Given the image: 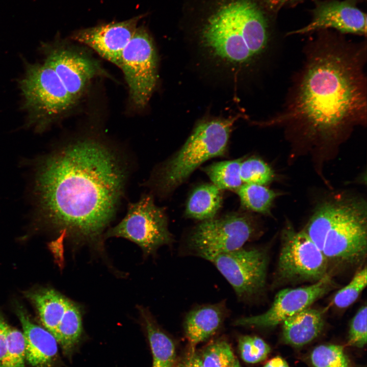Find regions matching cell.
<instances>
[{
	"label": "cell",
	"instance_id": "6da1fadb",
	"mask_svg": "<svg viewBox=\"0 0 367 367\" xmlns=\"http://www.w3.org/2000/svg\"><path fill=\"white\" fill-rule=\"evenodd\" d=\"M126 159L122 151L94 137L78 139L50 155L36 182L50 221L77 241H102L124 196Z\"/></svg>",
	"mask_w": 367,
	"mask_h": 367
},
{
	"label": "cell",
	"instance_id": "7a4b0ae2",
	"mask_svg": "<svg viewBox=\"0 0 367 367\" xmlns=\"http://www.w3.org/2000/svg\"><path fill=\"white\" fill-rule=\"evenodd\" d=\"M365 49L331 43L313 47L283 110L265 122L311 142L330 144L366 121Z\"/></svg>",
	"mask_w": 367,
	"mask_h": 367
},
{
	"label": "cell",
	"instance_id": "3957f363",
	"mask_svg": "<svg viewBox=\"0 0 367 367\" xmlns=\"http://www.w3.org/2000/svg\"><path fill=\"white\" fill-rule=\"evenodd\" d=\"M321 249L330 271L361 265L367 251V213L362 199L334 197L319 204L302 230Z\"/></svg>",
	"mask_w": 367,
	"mask_h": 367
},
{
	"label": "cell",
	"instance_id": "277c9868",
	"mask_svg": "<svg viewBox=\"0 0 367 367\" xmlns=\"http://www.w3.org/2000/svg\"><path fill=\"white\" fill-rule=\"evenodd\" d=\"M267 21L251 0H233L222 6L201 33L204 47L214 57L234 64H246L266 51Z\"/></svg>",
	"mask_w": 367,
	"mask_h": 367
},
{
	"label": "cell",
	"instance_id": "5b68a950",
	"mask_svg": "<svg viewBox=\"0 0 367 367\" xmlns=\"http://www.w3.org/2000/svg\"><path fill=\"white\" fill-rule=\"evenodd\" d=\"M233 120L214 119L199 123L181 148L156 167L147 181L159 196H167L194 171L211 158L225 154Z\"/></svg>",
	"mask_w": 367,
	"mask_h": 367
},
{
	"label": "cell",
	"instance_id": "8992f818",
	"mask_svg": "<svg viewBox=\"0 0 367 367\" xmlns=\"http://www.w3.org/2000/svg\"><path fill=\"white\" fill-rule=\"evenodd\" d=\"M258 230L253 216L230 213L201 221L190 233L186 245L192 255L211 261L219 255L243 247Z\"/></svg>",
	"mask_w": 367,
	"mask_h": 367
},
{
	"label": "cell",
	"instance_id": "52a82bcc",
	"mask_svg": "<svg viewBox=\"0 0 367 367\" xmlns=\"http://www.w3.org/2000/svg\"><path fill=\"white\" fill-rule=\"evenodd\" d=\"M111 237L135 243L146 255L154 253L160 247L173 241L166 214L155 204L151 194H144L138 201L128 204L124 217L104 233V239Z\"/></svg>",
	"mask_w": 367,
	"mask_h": 367
},
{
	"label": "cell",
	"instance_id": "ba28073f",
	"mask_svg": "<svg viewBox=\"0 0 367 367\" xmlns=\"http://www.w3.org/2000/svg\"><path fill=\"white\" fill-rule=\"evenodd\" d=\"M328 274V266L322 252L302 231L289 223L281 232V247L276 278L280 284L312 283Z\"/></svg>",
	"mask_w": 367,
	"mask_h": 367
},
{
	"label": "cell",
	"instance_id": "9c48e42d",
	"mask_svg": "<svg viewBox=\"0 0 367 367\" xmlns=\"http://www.w3.org/2000/svg\"><path fill=\"white\" fill-rule=\"evenodd\" d=\"M120 68L127 84L130 97L139 108L145 107L158 79V58L153 40L143 27H137L123 49Z\"/></svg>",
	"mask_w": 367,
	"mask_h": 367
},
{
	"label": "cell",
	"instance_id": "30bf717a",
	"mask_svg": "<svg viewBox=\"0 0 367 367\" xmlns=\"http://www.w3.org/2000/svg\"><path fill=\"white\" fill-rule=\"evenodd\" d=\"M211 262L231 285L240 301L248 302L264 290L268 264L265 249L243 247L219 255Z\"/></svg>",
	"mask_w": 367,
	"mask_h": 367
},
{
	"label": "cell",
	"instance_id": "8fae6325",
	"mask_svg": "<svg viewBox=\"0 0 367 367\" xmlns=\"http://www.w3.org/2000/svg\"><path fill=\"white\" fill-rule=\"evenodd\" d=\"M336 286L331 276L328 275L307 286L283 289L277 293L271 307L265 312L236 319L233 324L244 327H273L310 307Z\"/></svg>",
	"mask_w": 367,
	"mask_h": 367
},
{
	"label": "cell",
	"instance_id": "7c38bea8",
	"mask_svg": "<svg viewBox=\"0 0 367 367\" xmlns=\"http://www.w3.org/2000/svg\"><path fill=\"white\" fill-rule=\"evenodd\" d=\"M20 85L27 106L40 115L59 114L75 102L55 70L45 63L29 66Z\"/></svg>",
	"mask_w": 367,
	"mask_h": 367
},
{
	"label": "cell",
	"instance_id": "4fadbf2b",
	"mask_svg": "<svg viewBox=\"0 0 367 367\" xmlns=\"http://www.w3.org/2000/svg\"><path fill=\"white\" fill-rule=\"evenodd\" d=\"M142 15L117 22L81 29L72 38L86 45L120 68L122 53L133 37Z\"/></svg>",
	"mask_w": 367,
	"mask_h": 367
},
{
	"label": "cell",
	"instance_id": "5bb4252c",
	"mask_svg": "<svg viewBox=\"0 0 367 367\" xmlns=\"http://www.w3.org/2000/svg\"><path fill=\"white\" fill-rule=\"evenodd\" d=\"M313 14V18L307 25L288 34H303L332 28L343 33L366 35V14L350 0L319 3Z\"/></svg>",
	"mask_w": 367,
	"mask_h": 367
},
{
	"label": "cell",
	"instance_id": "9a60e30c",
	"mask_svg": "<svg viewBox=\"0 0 367 367\" xmlns=\"http://www.w3.org/2000/svg\"><path fill=\"white\" fill-rule=\"evenodd\" d=\"M45 63L55 70L75 101L90 81L102 73L96 61L68 48L54 49Z\"/></svg>",
	"mask_w": 367,
	"mask_h": 367
},
{
	"label": "cell",
	"instance_id": "2e32d148",
	"mask_svg": "<svg viewBox=\"0 0 367 367\" xmlns=\"http://www.w3.org/2000/svg\"><path fill=\"white\" fill-rule=\"evenodd\" d=\"M16 312L23 329L27 362L33 367H54L59 361L56 337L46 329L33 323L21 306Z\"/></svg>",
	"mask_w": 367,
	"mask_h": 367
},
{
	"label": "cell",
	"instance_id": "e0dca14e",
	"mask_svg": "<svg viewBox=\"0 0 367 367\" xmlns=\"http://www.w3.org/2000/svg\"><path fill=\"white\" fill-rule=\"evenodd\" d=\"M228 314L225 302L197 306L190 310L184 321L185 335L190 348L213 336Z\"/></svg>",
	"mask_w": 367,
	"mask_h": 367
},
{
	"label": "cell",
	"instance_id": "ac0fdd59",
	"mask_svg": "<svg viewBox=\"0 0 367 367\" xmlns=\"http://www.w3.org/2000/svg\"><path fill=\"white\" fill-rule=\"evenodd\" d=\"M324 323L322 310L307 307L282 322V339L293 347H303L318 336Z\"/></svg>",
	"mask_w": 367,
	"mask_h": 367
},
{
	"label": "cell",
	"instance_id": "d6986e66",
	"mask_svg": "<svg viewBox=\"0 0 367 367\" xmlns=\"http://www.w3.org/2000/svg\"><path fill=\"white\" fill-rule=\"evenodd\" d=\"M141 322L150 347L151 367H174L177 359L174 342L159 326L150 312L139 307Z\"/></svg>",
	"mask_w": 367,
	"mask_h": 367
},
{
	"label": "cell",
	"instance_id": "ffe728a7",
	"mask_svg": "<svg viewBox=\"0 0 367 367\" xmlns=\"http://www.w3.org/2000/svg\"><path fill=\"white\" fill-rule=\"evenodd\" d=\"M45 329L55 337L57 328L71 301L53 289H44L29 293Z\"/></svg>",
	"mask_w": 367,
	"mask_h": 367
},
{
	"label": "cell",
	"instance_id": "44dd1931",
	"mask_svg": "<svg viewBox=\"0 0 367 367\" xmlns=\"http://www.w3.org/2000/svg\"><path fill=\"white\" fill-rule=\"evenodd\" d=\"M222 201L221 190L212 183L201 185L190 195L185 215L201 221L212 219L220 210Z\"/></svg>",
	"mask_w": 367,
	"mask_h": 367
},
{
	"label": "cell",
	"instance_id": "7402d4cb",
	"mask_svg": "<svg viewBox=\"0 0 367 367\" xmlns=\"http://www.w3.org/2000/svg\"><path fill=\"white\" fill-rule=\"evenodd\" d=\"M82 333L81 310L77 305L71 301L58 326L55 335L64 354L68 358H71L77 349Z\"/></svg>",
	"mask_w": 367,
	"mask_h": 367
},
{
	"label": "cell",
	"instance_id": "603a6c76",
	"mask_svg": "<svg viewBox=\"0 0 367 367\" xmlns=\"http://www.w3.org/2000/svg\"><path fill=\"white\" fill-rule=\"evenodd\" d=\"M242 205L246 209L264 215H269L278 193L265 186L242 184L238 189Z\"/></svg>",
	"mask_w": 367,
	"mask_h": 367
},
{
	"label": "cell",
	"instance_id": "cb8c5ba5",
	"mask_svg": "<svg viewBox=\"0 0 367 367\" xmlns=\"http://www.w3.org/2000/svg\"><path fill=\"white\" fill-rule=\"evenodd\" d=\"M242 159L214 163L202 169L213 184L220 190H237L242 185L240 166Z\"/></svg>",
	"mask_w": 367,
	"mask_h": 367
},
{
	"label": "cell",
	"instance_id": "d4e9b609",
	"mask_svg": "<svg viewBox=\"0 0 367 367\" xmlns=\"http://www.w3.org/2000/svg\"><path fill=\"white\" fill-rule=\"evenodd\" d=\"M309 360L312 367H350V359L339 345L317 346L311 351Z\"/></svg>",
	"mask_w": 367,
	"mask_h": 367
},
{
	"label": "cell",
	"instance_id": "484cf974",
	"mask_svg": "<svg viewBox=\"0 0 367 367\" xmlns=\"http://www.w3.org/2000/svg\"><path fill=\"white\" fill-rule=\"evenodd\" d=\"M242 182L266 186L275 178L273 169L265 161L257 158L242 160L240 166Z\"/></svg>",
	"mask_w": 367,
	"mask_h": 367
},
{
	"label": "cell",
	"instance_id": "4316f807",
	"mask_svg": "<svg viewBox=\"0 0 367 367\" xmlns=\"http://www.w3.org/2000/svg\"><path fill=\"white\" fill-rule=\"evenodd\" d=\"M199 354L204 367H230L238 360L224 339L209 344Z\"/></svg>",
	"mask_w": 367,
	"mask_h": 367
},
{
	"label": "cell",
	"instance_id": "83f0119b",
	"mask_svg": "<svg viewBox=\"0 0 367 367\" xmlns=\"http://www.w3.org/2000/svg\"><path fill=\"white\" fill-rule=\"evenodd\" d=\"M7 337V349L0 361V367H25V340L23 333L8 325Z\"/></svg>",
	"mask_w": 367,
	"mask_h": 367
},
{
	"label": "cell",
	"instance_id": "f1b7e54d",
	"mask_svg": "<svg viewBox=\"0 0 367 367\" xmlns=\"http://www.w3.org/2000/svg\"><path fill=\"white\" fill-rule=\"evenodd\" d=\"M366 274L365 266L357 272L348 284L336 293L332 299V304L340 309L352 305L366 286Z\"/></svg>",
	"mask_w": 367,
	"mask_h": 367
},
{
	"label": "cell",
	"instance_id": "f546056e",
	"mask_svg": "<svg viewBox=\"0 0 367 367\" xmlns=\"http://www.w3.org/2000/svg\"><path fill=\"white\" fill-rule=\"evenodd\" d=\"M238 349L242 360L251 364L263 361L271 351L269 345L261 338L251 335L239 338Z\"/></svg>",
	"mask_w": 367,
	"mask_h": 367
},
{
	"label": "cell",
	"instance_id": "4dcf8cb0",
	"mask_svg": "<svg viewBox=\"0 0 367 367\" xmlns=\"http://www.w3.org/2000/svg\"><path fill=\"white\" fill-rule=\"evenodd\" d=\"M366 305H362L350 321L348 344L358 348L366 344Z\"/></svg>",
	"mask_w": 367,
	"mask_h": 367
},
{
	"label": "cell",
	"instance_id": "1f68e13d",
	"mask_svg": "<svg viewBox=\"0 0 367 367\" xmlns=\"http://www.w3.org/2000/svg\"><path fill=\"white\" fill-rule=\"evenodd\" d=\"M174 367H204L199 352L189 348V351L180 358H177Z\"/></svg>",
	"mask_w": 367,
	"mask_h": 367
},
{
	"label": "cell",
	"instance_id": "d6a6232c",
	"mask_svg": "<svg viewBox=\"0 0 367 367\" xmlns=\"http://www.w3.org/2000/svg\"><path fill=\"white\" fill-rule=\"evenodd\" d=\"M8 324L0 315V361L5 356L8 345L7 328Z\"/></svg>",
	"mask_w": 367,
	"mask_h": 367
},
{
	"label": "cell",
	"instance_id": "836d02e7",
	"mask_svg": "<svg viewBox=\"0 0 367 367\" xmlns=\"http://www.w3.org/2000/svg\"><path fill=\"white\" fill-rule=\"evenodd\" d=\"M295 0H263L268 8L274 12L277 11L284 6Z\"/></svg>",
	"mask_w": 367,
	"mask_h": 367
},
{
	"label": "cell",
	"instance_id": "e575fe53",
	"mask_svg": "<svg viewBox=\"0 0 367 367\" xmlns=\"http://www.w3.org/2000/svg\"><path fill=\"white\" fill-rule=\"evenodd\" d=\"M263 367H290L282 357L277 356L269 360Z\"/></svg>",
	"mask_w": 367,
	"mask_h": 367
},
{
	"label": "cell",
	"instance_id": "d590c367",
	"mask_svg": "<svg viewBox=\"0 0 367 367\" xmlns=\"http://www.w3.org/2000/svg\"><path fill=\"white\" fill-rule=\"evenodd\" d=\"M230 367H242V366L237 360Z\"/></svg>",
	"mask_w": 367,
	"mask_h": 367
}]
</instances>
